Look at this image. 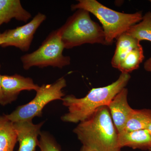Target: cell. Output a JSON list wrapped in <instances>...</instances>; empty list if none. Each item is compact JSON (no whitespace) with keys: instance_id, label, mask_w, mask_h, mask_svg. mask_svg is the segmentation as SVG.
I'll return each mask as SVG.
<instances>
[{"instance_id":"8","label":"cell","mask_w":151,"mask_h":151,"mask_svg":"<svg viewBox=\"0 0 151 151\" xmlns=\"http://www.w3.org/2000/svg\"><path fill=\"white\" fill-rule=\"evenodd\" d=\"M44 122L34 124L32 121H22L13 123L16 132L19 147L17 151H35L38 146V136Z\"/></svg>"},{"instance_id":"4","label":"cell","mask_w":151,"mask_h":151,"mask_svg":"<svg viewBox=\"0 0 151 151\" xmlns=\"http://www.w3.org/2000/svg\"><path fill=\"white\" fill-rule=\"evenodd\" d=\"M58 30L65 49L87 43L107 45L103 28L92 20L89 12L85 10L77 9Z\"/></svg>"},{"instance_id":"19","label":"cell","mask_w":151,"mask_h":151,"mask_svg":"<svg viewBox=\"0 0 151 151\" xmlns=\"http://www.w3.org/2000/svg\"><path fill=\"white\" fill-rule=\"evenodd\" d=\"M1 65H0V69H1ZM2 76L0 73V104L4 106L7 105L6 103L4 96L3 94L2 88Z\"/></svg>"},{"instance_id":"7","label":"cell","mask_w":151,"mask_h":151,"mask_svg":"<svg viewBox=\"0 0 151 151\" xmlns=\"http://www.w3.org/2000/svg\"><path fill=\"white\" fill-rule=\"evenodd\" d=\"M46 19L45 15L38 13L26 24L6 31L3 47L14 46L22 51L29 50L37 30Z\"/></svg>"},{"instance_id":"11","label":"cell","mask_w":151,"mask_h":151,"mask_svg":"<svg viewBox=\"0 0 151 151\" xmlns=\"http://www.w3.org/2000/svg\"><path fill=\"white\" fill-rule=\"evenodd\" d=\"M118 143L121 149L129 147L133 149L149 151L151 148V135L147 129L119 133Z\"/></svg>"},{"instance_id":"15","label":"cell","mask_w":151,"mask_h":151,"mask_svg":"<svg viewBox=\"0 0 151 151\" xmlns=\"http://www.w3.org/2000/svg\"><path fill=\"white\" fill-rule=\"evenodd\" d=\"M151 124L150 109H134L122 132H129L136 130L145 129H147Z\"/></svg>"},{"instance_id":"5","label":"cell","mask_w":151,"mask_h":151,"mask_svg":"<svg viewBox=\"0 0 151 151\" xmlns=\"http://www.w3.org/2000/svg\"><path fill=\"white\" fill-rule=\"evenodd\" d=\"M64 45L58 29L50 33L35 51L21 58L23 67L27 70L34 66L62 68L70 65V57L63 54Z\"/></svg>"},{"instance_id":"2","label":"cell","mask_w":151,"mask_h":151,"mask_svg":"<svg viewBox=\"0 0 151 151\" xmlns=\"http://www.w3.org/2000/svg\"><path fill=\"white\" fill-rule=\"evenodd\" d=\"M82 146L96 151H121L119 133L108 106L100 107L73 130Z\"/></svg>"},{"instance_id":"6","label":"cell","mask_w":151,"mask_h":151,"mask_svg":"<svg viewBox=\"0 0 151 151\" xmlns=\"http://www.w3.org/2000/svg\"><path fill=\"white\" fill-rule=\"evenodd\" d=\"M66 86L64 77L51 84H42L36 91L35 97L29 103L19 106L9 115H4L12 123L32 121L35 117H41L42 110L47 104L56 100H62L65 94L62 89Z\"/></svg>"},{"instance_id":"21","label":"cell","mask_w":151,"mask_h":151,"mask_svg":"<svg viewBox=\"0 0 151 151\" xmlns=\"http://www.w3.org/2000/svg\"><path fill=\"white\" fill-rule=\"evenodd\" d=\"M5 35V31L2 33H0V46H1L4 43Z\"/></svg>"},{"instance_id":"18","label":"cell","mask_w":151,"mask_h":151,"mask_svg":"<svg viewBox=\"0 0 151 151\" xmlns=\"http://www.w3.org/2000/svg\"><path fill=\"white\" fill-rule=\"evenodd\" d=\"M38 146L40 151H61L53 137L45 132H41Z\"/></svg>"},{"instance_id":"10","label":"cell","mask_w":151,"mask_h":151,"mask_svg":"<svg viewBox=\"0 0 151 151\" xmlns=\"http://www.w3.org/2000/svg\"><path fill=\"white\" fill-rule=\"evenodd\" d=\"M128 90L124 88L114 97L108 106L113 124L118 133L123 132L134 109L128 102Z\"/></svg>"},{"instance_id":"14","label":"cell","mask_w":151,"mask_h":151,"mask_svg":"<svg viewBox=\"0 0 151 151\" xmlns=\"http://www.w3.org/2000/svg\"><path fill=\"white\" fill-rule=\"evenodd\" d=\"M17 142L13 123L4 115L0 116V151H14Z\"/></svg>"},{"instance_id":"16","label":"cell","mask_w":151,"mask_h":151,"mask_svg":"<svg viewBox=\"0 0 151 151\" xmlns=\"http://www.w3.org/2000/svg\"><path fill=\"white\" fill-rule=\"evenodd\" d=\"M145 59L142 46H139L132 50L126 55L117 68L122 73H129L137 69Z\"/></svg>"},{"instance_id":"3","label":"cell","mask_w":151,"mask_h":151,"mask_svg":"<svg viewBox=\"0 0 151 151\" xmlns=\"http://www.w3.org/2000/svg\"><path fill=\"white\" fill-rule=\"evenodd\" d=\"M72 10L83 9L91 13L100 21L105 34L107 45H111L113 40L127 32L132 26L142 19V12L126 14L113 10L96 0H79L72 5Z\"/></svg>"},{"instance_id":"22","label":"cell","mask_w":151,"mask_h":151,"mask_svg":"<svg viewBox=\"0 0 151 151\" xmlns=\"http://www.w3.org/2000/svg\"><path fill=\"white\" fill-rule=\"evenodd\" d=\"M80 151H96L94 150H92V149L89 148L87 147H85V146H82L81 147V149H80Z\"/></svg>"},{"instance_id":"9","label":"cell","mask_w":151,"mask_h":151,"mask_svg":"<svg viewBox=\"0 0 151 151\" xmlns=\"http://www.w3.org/2000/svg\"><path fill=\"white\" fill-rule=\"evenodd\" d=\"M40 86L29 77L17 74L2 76V88L7 104L16 100L21 91L35 90L36 92Z\"/></svg>"},{"instance_id":"20","label":"cell","mask_w":151,"mask_h":151,"mask_svg":"<svg viewBox=\"0 0 151 151\" xmlns=\"http://www.w3.org/2000/svg\"><path fill=\"white\" fill-rule=\"evenodd\" d=\"M144 67L146 71L151 72V57L146 60L144 63Z\"/></svg>"},{"instance_id":"17","label":"cell","mask_w":151,"mask_h":151,"mask_svg":"<svg viewBox=\"0 0 151 151\" xmlns=\"http://www.w3.org/2000/svg\"><path fill=\"white\" fill-rule=\"evenodd\" d=\"M126 32L139 42L145 40L151 42V12L146 13L139 22L132 26Z\"/></svg>"},{"instance_id":"12","label":"cell","mask_w":151,"mask_h":151,"mask_svg":"<svg viewBox=\"0 0 151 151\" xmlns=\"http://www.w3.org/2000/svg\"><path fill=\"white\" fill-rule=\"evenodd\" d=\"M31 17V14L23 7L19 0H0V26L14 19L27 22Z\"/></svg>"},{"instance_id":"24","label":"cell","mask_w":151,"mask_h":151,"mask_svg":"<svg viewBox=\"0 0 151 151\" xmlns=\"http://www.w3.org/2000/svg\"><path fill=\"white\" fill-rule=\"evenodd\" d=\"M150 2L151 3V0H150Z\"/></svg>"},{"instance_id":"13","label":"cell","mask_w":151,"mask_h":151,"mask_svg":"<svg viewBox=\"0 0 151 151\" xmlns=\"http://www.w3.org/2000/svg\"><path fill=\"white\" fill-rule=\"evenodd\" d=\"M115 53L111 60V65L117 68L125 57L134 48L140 45V42L125 32L117 38Z\"/></svg>"},{"instance_id":"23","label":"cell","mask_w":151,"mask_h":151,"mask_svg":"<svg viewBox=\"0 0 151 151\" xmlns=\"http://www.w3.org/2000/svg\"><path fill=\"white\" fill-rule=\"evenodd\" d=\"M147 129L148 130L149 132H150V134L151 135V124L150 125H149V127H148V128H147ZM149 151H151V148L150 149V150H149Z\"/></svg>"},{"instance_id":"1","label":"cell","mask_w":151,"mask_h":151,"mask_svg":"<svg viewBox=\"0 0 151 151\" xmlns=\"http://www.w3.org/2000/svg\"><path fill=\"white\" fill-rule=\"evenodd\" d=\"M129 73H121L118 79L104 87L92 88L83 98H76L73 95L64 96L63 104L68 112L61 117L63 122L78 123L90 118L98 108L108 106L114 97L125 88L129 81Z\"/></svg>"}]
</instances>
